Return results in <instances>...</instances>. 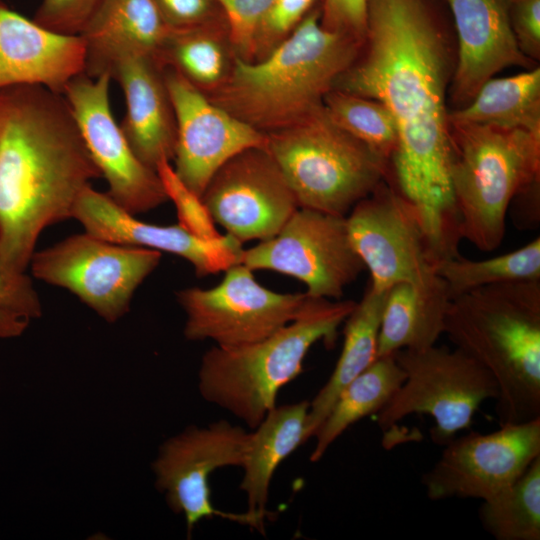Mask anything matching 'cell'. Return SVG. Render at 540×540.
I'll use <instances>...</instances> for the list:
<instances>
[{
  "instance_id": "44dd1931",
  "label": "cell",
  "mask_w": 540,
  "mask_h": 540,
  "mask_svg": "<svg viewBox=\"0 0 540 540\" xmlns=\"http://www.w3.org/2000/svg\"><path fill=\"white\" fill-rule=\"evenodd\" d=\"M109 75L125 95L120 127L138 158L154 170L161 160H173L176 121L163 68L153 57L130 55L120 59Z\"/></svg>"
},
{
  "instance_id": "4dcf8cb0",
  "label": "cell",
  "mask_w": 540,
  "mask_h": 540,
  "mask_svg": "<svg viewBox=\"0 0 540 540\" xmlns=\"http://www.w3.org/2000/svg\"><path fill=\"white\" fill-rule=\"evenodd\" d=\"M323 105L338 126L389 164L398 144V130L392 114L381 102L332 89Z\"/></svg>"
},
{
  "instance_id": "f1b7e54d",
  "label": "cell",
  "mask_w": 540,
  "mask_h": 540,
  "mask_svg": "<svg viewBox=\"0 0 540 540\" xmlns=\"http://www.w3.org/2000/svg\"><path fill=\"white\" fill-rule=\"evenodd\" d=\"M436 274L445 282L451 298L487 285L540 280V237L512 252L484 260L460 255L440 261Z\"/></svg>"
},
{
  "instance_id": "ba28073f",
  "label": "cell",
  "mask_w": 540,
  "mask_h": 540,
  "mask_svg": "<svg viewBox=\"0 0 540 540\" xmlns=\"http://www.w3.org/2000/svg\"><path fill=\"white\" fill-rule=\"evenodd\" d=\"M394 356L405 379L376 414L383 433L409 415L425 414L434 420L432 441L444 446L471 427L484 401L498 397L493 376L458 348L435 344L422 350L402 349Z\"/></svg>"
},
{
  "instance_id": "83f0119b",
  "label": "cell",
  "mask_w": 540,
  "mask_h": 540,
  "mask_svg": "<svg viewBox=\"0 0 540 540\" xmlns=\"http://www.w3.org/2000/svg\"><path fill=\"white\" fill-rule=\"evenodd\" d=\"M478 514L497 540H539L540 456L510 486L483 500Z\"/></svg>"
},
{
  "instance_id": "8992f818",
  "label": "cell",
  "mask_w": 540,
  "mask_h": 540,
  "mask_svg": "<svg viewBox=\"0 0 540 540\" xmlns=\"http://www.w3.org/2000/svg\"><path fill=\"white\" fill-rule=\"evenodd\" d=\"M449 126V176L461 237L481 251H494L505 237L512 198L540 180V134L493 125Z\"/></svg>"
},
{
  "instance_id": "8fae6325",
  "label": "cell",
  "mask_w": 540,
  "mask_h": 540,
  "mask_svg": "<svg viewBox=\"0 0 540 540\" xmlns=\"http://www.w3.org/2000/svg\"><path fill=\"white\" fill-rule=\"evenodd\" d=\"M224 272L222 281L212 288L189 287L177 293L186 314L188 340L209 339L221 348L258 342L293 321L308 298L306 292L265 288L242 263Z\"/></svg>"
},
{
  "instance_id": "836d02e7",
  "label": "cell",
  "mask_w": 540,
  "mask_h": 540,
  "mask_svg": "<svg viewBox=\"0 0 540 540\" xmlns=\"http://www.w3.org/2000/svg\"><path fill=\"white\" fill-rule=\"evenodd\" d=\"M316 0H272L256 33L250 60L269 53L313 9Z\"/></svg>"
},
{
  "instance_id": "603a6c76",
  "label": "cell",
  "mask_w": 540,
  "mask_h": 540,
  "mask_svg": "<svg viewBox=\"0 0 540 540\" xmlns=\"http://www.w3.org/2000/svg\"><path fill=\"white\" fill-rule=\"evenodd\" d=\"M310 402L275 406L250 432L240 489L245 493L247 513L264 521L272 477L278 466L310 437Z\"/></svg>"
},
{
  "instance_id": "4316f807",
  "label": "cell",
  "mask_w": 540,
  "mask_h": 540,
  "mask_svg": "<svg viewBox=\"0 0 540 540\" xmlns=\"http://www.w3.org/2000/svg\"><path fill=\"white\" fill-rule=\"evenodd\" d=\"M405 379L394 353L378 357L338 394L317 429L310 461L317 462L346 429L368 415H376Z\"/></svg>"
},
{
  "instance_id": "9c48e42d",
  "label": "cell",
  "mask_w": 540,
  "mask_h": 540,
  "mask_svg": "<svg viewBox=\"0 0 540 540\" xmlns=\"http://www.w3.org/2000/svg\"><path fill=\"white\" fill-rule=\"evenodd\" d=\"M156 250L111 242L85 231L35 251L32 275L64 288L108 322L121 318L142 282L159 265Z\"/></svg>"
},
{
  "instance_id": "d6a6232c",
  "label": "cell",
  "mask_w": 540,
  "mask_h": 540,
  "mask_svg": "<svg viewBox=\"0 0 540 540\" xmlns=\"http://www.w3.org/2000/svg\"><path fill=\"white\" fill-rule=\"evenodd\" d=\"M163 189L176 208L178 224L192 235L212 241L221 234L202 198L194 193L176 174L171 161L161 160L156 166Z\"/></svg>"
},
{
  "instance_id": "3957f363",
  "label": "cell",
  "mask_w": 540,
  "mask_h": 540,
  "mask_svg": "<svg viewBox=\"0 0 540 540\" xmlns=\"http://www.w3.org/2000/svg\"><path fill=\"white\" fill-rule=\"evenodd\" d=\"M313 8L269 53L238 55L210 99L263 133L288 127L323 104L363 43L326 29Z\"/></svg>"
},
{
  "instance_id": "e0dca14e",
  "label": "cell",
  "mask_w": 540,
  "mask_h": 540,
  "mask_svg": "<svg viewBox=\"0 0 540 540\" xmlns=\"http://www.w3.org/2000/svg\"><path fill=\"white\" fill-rule=\"evenodd\" d=\"M176 121L173 160L178 177L198 196L228 160L254 147H266L267 135L206 97L180 73L163 68Z\"/></svg>"
},
{
  "instance_id": "7402d4cb",
  "label": "cell",
  "mask_w": 540,
  "mask_h": 540,
  "mask_svg": "<svg viewBox=\"0 0 540 540\" xmlns=\"http://www.w3.org/2000/svg\"><path fill=\"white\" fill-rule=\"evenodd\" d=\"M172 32L154 0H106L80 35L86 45L85 74L109 75L130 55L156 60Z\"/></svg>"
},
{
  "instance_id": "ac0fdd59",
  "label": "cell",
  "mask_w": 540,
  "mask_h": 540,
  "mask_svg": "<svg viewBox=\"0 0 540 540\" xmlns=\"http://www.w3.org/2000/svg\"><path fill=\"white\" fill-rule=\"evenodd\" d=\"M72 218L86 232L102 239L177 255L192 264L198 277L225 271L241 261L242 243L232 236L224 234L208 241L179 224L162 226L141 221L91 185L79 196Z\"/></svg>"
},
{
  "instance_id": "30bf717a",
  "label": "cell",
  "mask_w": 540,
  "mask_h": 540,
  "mask_svg": "<svg viewBox=\"0 0 540 540\" xmlns=\"http://www.w3.org/2000/svg\"><path fill=\"white\" fill-rule=\"evenodd\" d=\"M243 265L291 276L312 297L339 300L365 270L352 246L346 216L299 207L280 231L243 249Z\"/></svg>"
},
{
  "instance_id": "d4e9b609",
  "label": "cell",
  "mask_w": 540,
  "mask_h": 540,
  "mask_svg": "<svg viewBox=\"0 0 540 540\" xmlns=\"http://www.w3.org/2000/svg\"><path fill=\"white\" fill-rule=\"evenodd\" d=\"M387 291L369 283L344 322L343 347L327 382L309 405L308 434L314 437L340 391L378 358V337Z\"/></svg>"
},
{
  "instance_id": "277c9868",
  "label": "cell",
  "mask_w": 540,
  "mask_h": 540,
  "mask_svg": "<svg viewBox=\"0 0 540 540\" xmlns=\"http://www.w3.org/2000/svg\"><path fill=\"white\" fill-rule=\"evenodd\" d=\"M444 334L495 379L500 426L540 417V280L492 284L452 297Z\"/></svg>"
},
{
  "instance_id": "4fadbf2b",
  "label": "cell",
  "mask_w": 540,
  "mask_h": 540,
  "mask_svg": "<svg viewBox=\"0 0 540 540\" xmlns=\"http://www.w3.org/2000/svg\"><path fill=\"white\" fill-rule=\"evenodd\" d=\"M346 222L375 289L385 291L399 282L425 283L437 275L438 261L414 209L387 180L355 204Z\"/></svg>"
},
{
  "instance_id": "cb8c5ba5",
  "label": "cell",
  "mask_w": 540,
  "mask_h": 540,
  "mask_svg": "<svg viewBox=\"0 0 540 540\" xmlns=\"http://www.w3.org/2000/svg\"><path fill=\"white\" fill-rule=\"evenodd\" d=\"M450 300L449 290L438 275L425 283L399 282L390 287L378 337V357L435 345L444 334Z\"/></svg>"
},
{
  "instance_id": "1f68e13d",
  "label": "cell",
  "mask_w": 540,
  "mask_h": 540,
  "mask_svg": "<svg viewBox=\"0 0 540 540\" xmlns=\"http://www.w3.org/2000/svg\"><path fill=\"white\" fill-rule=\"evenodd\" d=\"M41 315V304L31 279L8 271L0 261V338L21 335Z\"/></svg>"
},
{
  "instance_id": "5b68a950",
  "label": "cell",
  "mask_w": 540,
  "mask_h": 540,
  "mask_svg": "<svg viewBox=\"0 0 540 540\" xmlns=\"http://www.w3.org/2000/svg\"><path fill=\"white\" fill-rule=\"evenodd\" d=\"M355 305L308 295L297 317L274 334L242 347H212L198 372L201 396L254 429L276 406L280 389L302 372L310 348L335 344Z\"/></svg>"
},
{
  "instance_id": "ab89813d",
  "label": "cell",
  "mask_w": 540,
  "mask_h": 540,
  "mask_svg": "<svg viewBox=\"0 0 540 540\" xmlns=\"http://www.w3.org/2000/svg\"><path fill=\"white\" fill-rule=\"evenodd\" d=\"M520 230H535L540 224V180L522 188L512 198L508 212Z\"/></svg>"
},
{
  "instance_id": "60d3db41",
  "label": "cell",
  "mask_w": 540,
  "mask_h": 540,
  "mask_svg": "<svg viewBox=\"0 0 540 540\" xmlns=\"http://www.w3.org/2000/svg\"><path fill=\"white\" fill-rule=\"evenodd\" d=\"M0 115H1V107H0Z\"/></svg>"
},
{
  "instance_id": "7c38bea8",
  "label": "cell",
  "mask_w": 540,
  "mask_h": 540,
  "mask_svg": "<svg viewBox=\"0 0 540 540\" xmlns=\"http://www.w3.org/2000/svg\"><path fill=\"white\" fill-rule=\"evenodd\" d=\"M249 437L243 427L219 420L188 427L160 447L152 465L156 488L173 512L183 514L188 535L201 520L216 516L264 531V521L256 516L223 512L211 501L210 475L222 467H241Z\"/></svg>"
},
{
  "instance_id": "9a60e30c",
  "label": "cell",
  "mask_w": 540,
  "mask_h": 540,
  "mask_svg": "<svg viewBox=\"0 0 540 540\" xmlns=\"http://www.w3.org/2000/svg\"><path fill=\"white\" fill-rule=\"evenodd\" d=\"M110 80L108 74L92 78L83 73L67 84L63 96L92 160L107 181V194L121 208L137 215L168 199L156 170L138 158L113 117Z\"/></svg>"
},
{
  "instance_id": "ffe728a7",
  "label": "cell",
  "mask_w": 540,
  "mask_h": 540,
  "mask_svg": "<svg viewBox=\"0 0 540 540\" xmlns=\"http://www.w3.org/2000/svg\"><path fill=\"white\" fill-rule=\"evenodd\" d=\"M85 66L82 36L48 30L0 0V90L40 85L63 95Z\"/></svg>"
},
{
  "instance_id": "7a4b0ae2",
  "label": "cell",
  "mask_w": 540,
  "mask_h": 540,
  "mask_svg": "<svg viewBox=\"0 0 540 540\" xmlns=\"http://www.w3.org/2000/svg\"><path fill=\"white\" fill-rule=\"evenodd\" d=\"M0 261L24 273L41 232L72 218L102 177L62 94L40 85L0 90Z\"/></svg>"
},
{
  "instance_id": "d590c367",
  "label": "cell",
  "mask_w": 540,
  "mask_h": 540,
  "mask_svg": "<svg viewBox=\"0 0 540 540\" xmlns=\"http://www.w3.org/2000/svg\"><path fill=\"white\" fill-rule=\"evenodd\" d=\"M106 0H42L33 20L53 32L81 35Z\"/></svg>"
},
{
  "instance_id": "d6986e66",
  "label": "cell",
  "mask_w": 540,
  "mask_h": 540,
  "mask_svg": "<svg viewBox=\"0 0 540 540\" xmlns=\"http://www.w3.org/2000/svg\"><path fill=\"white\" fill-rule=\"evenodd\" d=\"M457 36L455 67L448 95L456 108L467 105L480 87L509 66L526 69L536 62L519 49L508 0H443Z\"/></svg>"
},
{
  "instance_id": "6da1fadb",
  "label": "cell",
  "mask_w": 540,
  "mask_h": 540,
  "mask_svg": "<svg viewBox=\"0 0 540 540\" xmlns=\"http://www.w3.org/2000/svg\"><path fill=\"white\" fill-rule=\"evenodd\" d=\"M443 0H368L360 53L333 89L381 102L398 144L387 181L414 209L432 250L462 240L450 184L447 99L456 53Z\"/></svg>"
},
{
  "instance_id": "8d00e7d4",
  "label": "cell",
  "mask_w": 540,
  "mask_h": 540,
  "mask_svg": "<svg viewBox=\"0 0 540 540\" xmlns=\"http://www.w3.org/2000/svg\"><path fill=\"white\" fill-rule=\"evenodd\" d=\"M320 1V20L323 27L364 42L368 0Z\"/></svg>"
},
{
  "instance_id": "f35d334b",
  "label": "cell",
  "mask_w": 540,
  "mask_h": 540,
  "mask_svg": "<svg viewBox=\"0 0 540 540\" xmlns=\"http://www.w3.org/2000/svg\"><path fill=\"white\" fill-rule=\"evenodd\" d=\"M172 30H186L211 24L216 0H154Z\"/></svg>"
},
{
  "instance_id": "f546056e",
  "label": "cell",
  "mask_w": 540,
  "mask_h": 540,
  "mask_svg": "<svg viewBox=\"0 0 540 540\" xmlns=\"http://www.w3.org/2000/svg\"><path fill=\"white\" fill-rule=\"evenodd\" d=\"M211 24L173 30L156 61L180 73L201 91L217 89L228 74L223 45Z\"/></svg>"
},
{
  "instance_id": "e575fe53",
  "label": "cell",
  "mask_w": 540,
  "mask_h": 540,
  "mask_svg": "<svg viewBox=\"0 0 540 540\" xmlns=\"http://www.w3.org/2000/svg\"><path fill=\"white\" fill-rule=\"evenodd\" d=\"M228 26L229 40L239 57L250 60L253 43L272 0H216Z\"/></svg>"
},
{
  "instance_id": "52a82bcc",
  "label": "cell",
  "mask_w": 540,
  "mask_h": 540,
  "mask_svg": "<svg viewBox=\"0 0 540 540\" xmlns=\"http://www.w3.org/2000/svg\"><path fill=\"white\" fill-rule=\"evenodd\" d=\"M266 135L265 148L299 207L347 216L388 179L389 164L338 126L323 104L296 123Z\"/></svg>"
},
{
  "instance_id": "484cf974",
  "label": "cell",
  "mask_w": 540,
  "mask_h": 540,
  "mask_svg": "<svg viewBox=\"0 0 540 540\" xmlns=\"http://www.w3.org/2000/svg\"><path fill=\"white\" fill-rule=\"evenodd\" d=\"M448 122L519 128L540 134V68L490 78L467 105L449 111Z\"/></svg>"
},
{
  "instance_id": "74e56055",
  "label": "cell",
  "mask_w": 540,
  "mask_h": 540,
  "mask_svg": "<svg viewBox=\"0 0 540 540\" xmlns=\"http://www.w3.org/2000/svg\"><path fill=\"white\" fill-rule=\"evenodd\" d=\"M511 29L521 52L540 59V0H508Z\"/></svg>"
},
{
  "instance_id": "5bb4252c",
  "label": "cell",
  "mask_w": 540,
  "mask_h": 540,
  "mask_svg": "<svg viewBox=\"0 0 540 540\" xmlns=\"http://www.w3.org/2000/svg\"><path fill=\"white\" fill-rule=\"evenodd\" d=\"M421 482L434 501L487 500L510 486L540 456V417L491 433L454 437Z\"/></svg>"
},
{
  "instance_id": "2e32d148",
  "label": "cell",
  "mask_w": 540,
  "mask_h": 540,
  "mask_svg": "<svg viewBox=\"0 0 540 540\" xmlns=\"http://www.w3.org/2000/svg\"><path fill=\"white\" fill-rule=\"evenodd\" d=\"M201 198L215 224L242 244L272 238L299 208L281 169L263 147L228 160Z\"/></svg>"
}]
</instances>
